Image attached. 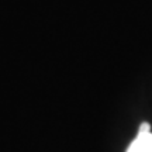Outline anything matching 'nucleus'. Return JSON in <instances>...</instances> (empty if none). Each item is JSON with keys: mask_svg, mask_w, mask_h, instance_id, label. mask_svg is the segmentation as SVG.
<instances>
[{"mask_svg": "<svg viewBox=\"0 0 152 152\" xmlns=\"http://www.w3.org/2000/svg\"><path fill=\"white\" fill-rule=\"evenodd\" d=\"M125 152H152V131L138 132Z\"/></svg>", "mask_w": 152, "mask_h": 152, "instance_id": "obj_1", "label": "nucleus"}]
</instances>
